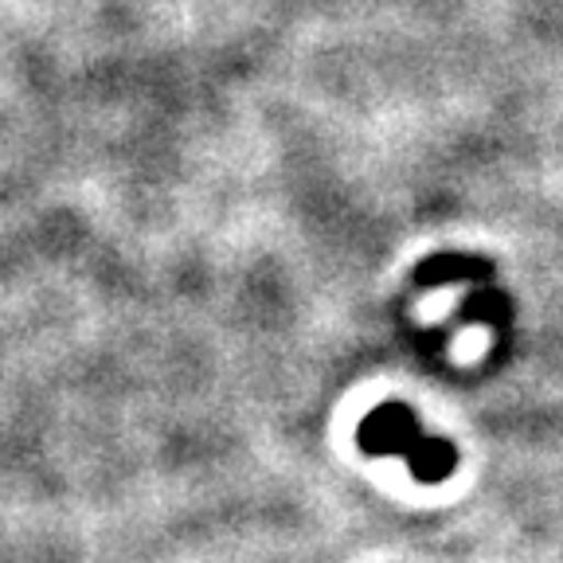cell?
<instances>
[{
  "label": "cell",
  "instance_id": "6da1fadb",
  "mask_svg": "<svg viewBox=\"0 0 563 563\" xmlns=\"http://www.w3.org/2000/svg\"><path fill=\"white\" fill-rule=\"evenodd\" d=\"M361 446L368 450V454L407 457L419 482H439V477H446L457 462L454 446L442 439H427V434L419 431L415 411L404 404H384V407H376V411L364 415Z\"/></svg>",
  "mask_w": 563,
  "mask_h": 563
},
{
  "label": "cell",
  "instance_id": "7a4b0ae2",
  "mask_svg": "<svg viewBox=\"0 0 563 563\" xmlns=\"http://www.w3.org/2000/svg\"><path fill=\"white\" fill-rule=\"evenodd\" d=\"M497 266L489 258L462 255V251H442V255L422 258L415 266V282L422 290H434V286H489Z\"/></svg>",
  "mask_w": 563,
  "mask_h": 563
}]
</instances>
